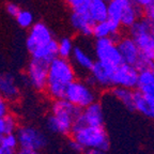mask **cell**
Wrapping results in <instances>:
<instances>
[{
	"instance_id": "32",
	"label": "cell",
	"mask_w": 154,
	"mask_h": 154,
	"mask_svg": "<svg viewBox=\"0 0 154 154\" xmlns=\"http://www.w3.org/2000/svg\"><path fill=\"white\" fill-rule=\"evenodd\" d=\"M135 5H137L139 9H141L142 11L147 9L152 2H153V0H131Z\"/></svg>"
},
{
	"instance_id": "20",
	"label": "cell",
	"mask_w": 154,
	"mask_h": 154,
	"mask_svg": "<svg viewBox=\"0 0 154 154\" xmlns=\"http://www.w3.org/2000/svg\"><path fill=\"white\" fill-rule=\"evenodd\" d=\"M137 91L147 96L154 97V69H147L139 72Z\"/></svg>"
},
{
	"instance_id": "9",
	"label": "cell",
	"mask_w": 154,
	"mask_h": 154,
	"mask_svg": "<svg viewBox=\"0 0 154 154\" xmlns=\"http://www.w3.org/2000/svg\"><path fill=\"white\" fill-rule=\"evenodd\" d=\"M51 62L31 58L27 66L26 80L36 91H45Z\"/></svg>"
},
{
	"instance_id": "17",
	"label": "cell",
	"mask_w": 154,
	"mask_h": 154,
	"mask_svg": "<svg viewBox=\"0 0 154 154\" xmlns=\"http://www.w3.org/2000/svg\"><path fill=\"white\" fill-rule=\"evenodd\" d=\"M72 63L74 66H78L82 69V71L89 73L91 69L95 64V61L91 55L85 49V48L80 47V46H75L74 51L72 54Z\"/></svg>"
},
{
	"instance_id": "30",
	"label": "cell",
	"mask_w": 154,
	"mask_h": 154,
	"mask_svg": "<svg viewBox=\"0 0 154 154\" xmlns=\"http://www.w3.org/2000/svg\"><path fill=\"white\" fill-rule=\"evenodd\" d=\"M9 113H11L10 111V102L0 95V117H5Z\"/></svg>"
},
{
	"instance_id": "10",
	"label": "cell",
	"mask_w": 154,
	"mask_h": 154,
	"mask_svg": "<svg viewBox=\"0 0 154 154\" xmlns=\"http://www.w3.org/2000/svg\"><path fill=\"white\" fill-rule=\"evenodd\" d=\"M139 71L135 66L122 63L116 67L111 76V88L120 87L131 90H137Z\"/></svg>"
},
{
	"instance_id": "6",
	"label": "cell",
	"mask_w": 154,
	"mask_h": 154,
	"mask_svg": "<svg viewBox=\"0 0 154 154\" xmlns=\"http://www.w3.org/2000/svg\"><path fill=\"white\" fill-rule=\"evenodd\" d=\"M64 99L82 110L97 102V93L95 91V87L91 86L89 82L76 79L69 86Z\"/></svg>"
},
{
	"instance_id": "26",
	"label": "cell",
	"mask_w": 154,
	"mask_h": 154,
	"mask_svg": "<svg viewBox=\"0 0 154 154\" xmlns=\"http://www.w3.org/2000/svg\"><path fill=\"white\" fill-rule=\"evenodd\" d=\"M16 22L22 28H31L33 26V15L27 10H22L16 17Z\"/></svg>"
},
{
	"instance_id": "34",
	"label": "cell",
	"mask_w": 154,
	"mask_h": 154,
	"mask_svg": "<svg viewBox=\"0 0 154 154\" xmlns=\"http://www.w3.org/2000/svg\"><path fill=\"white\" fill-rule=\"evenodd\" d=\"M82 154H108L107 151H103V150H95V149H90V150H84Z\"/></svg>"
},
{
	"instance_id": "29",
	"label": "cell",
	"mask_w": 154,
	"mask_h": 154,
	"mask_svg": "<svg viewBox=\"0 0 154 154\" xmlns=\"http://www.w3.org/2000/svg\"><path fill=\"white\" fill-rule=\"evenodd\" d=\"M143 17L149 22V24L151 25L154 31V0L153 2L143 11Z\"/></svg>"
},
{
	"instance_id": "18",
	"label": "cell",
	"mask_w": 154,
	"mask_h": 154,
	"mask_svg": "<svg viewBox=\"0 0 154 154\" xmlns=\"http://www.w3.org/2000/svg\"><path fill=\"white\" fill-rule=\"evenodd\" d=\"M87 11L95 24L108 19V1L107 0H90Z\"/></svg>"
},
{
	"instance_id": "5",
	"label": "cell",
	"mask_w": 154,
	"mask_h": 154,
	"mask_svg": "<svg viewBox=\"0 0 154 154\" xmlns=\"http://www.w3.org/2000/svg\"><path fill=\"white\" fill-rule=\"evenodd\" d=\"M130 36L137 44L141 56L154 63V31L147 19L142 17L128 29Z\"/></svg>"
},
{
	"instance_id": "11",
	"label": "cell",
	"mask_w": 154,
	"mask_h": 154,
	"mask_svg": "<svg viewBox=\"0 0 154 154\" xmlns=\"http://www.w3.org/2000/svg\"><path fill=\"white\" fill-rule=\"evenodd\" d=\"M117 43L123 63L137 69L142 60V56L134 40L130 35H121Z\"/></svg>"
},
{
	"instance_id": "33",
	"label": "cell",
	"mask_w": 154,
	"mask_h": 154,
	"mask_svg": "<svg viewBox=\"0 0 154 154\" xmlns=\"http://www.w3.org/2000/svg\"><path fill=\"white\" fill-rule=\"evenodd\" d=\"M70 147H71V149L73 150V151H75V152H79V153H82V148L80 147V144L79 143H77L75 140H73V139H71V141H70Z\"/></svg>"
},
{
	"instance_id": "35",
	"label": "cell",
	"mask_w": 154,
	"mask_h": 154,
	"mask_svg": "<svg viewBox=\"0 0 154 154\" xmlns=\"http://www.w3.org/2000/svg\"><path fill=\"white\" fill-rule=\"evenodd\" d=\"M15 154H41L38 151H32V150H25V149H19L16 151Z\"/></svg>"
},
{
	"instance_id": "28",
	"label": "cell",
	"mask_w": 154,
	"mask_h": 154,
	"mask_svg": "<svg viewBox=\"0 0 154 154\" xmlns=\"http://www.w3.org/2000/svg\"><path fill=\"white\" fill-rule=\"evenodd\" d=\"M90 0H65V2L72 9L73 12L86 11Z\"/></svg>"
},
{
	"instance_id": "1",
	"label": "cell",
	"mask_w": 154,
	"mask_h": 154,
	"mask_svg": "<svg viewBox=\"0 0 154 154\" xmlns=\"http://www.w3.org/2000/svg\"><path fill=\"white\" fill-rule=\"evenodd\" d=\"M74 80H76V70L72 61L57 57L49 64L46 94L54 101L64 99L67 88Z\"/></svg>"
},
{
	"instance_id": "36",
	"label": "cell",
	"mask_w": 154,
	"mask_h": 154,
	"mask_svg": "<svg viewBox=\"0 0 154 154\" xmlns=\"http://www.w3.org/2000/svg\"><path fill=\"white\" fill-rule=\"evenodd\" d=\"M16 151H12V150H9L7 148L0 146V154H15Z\"/></svg>"
},
{
	"instance_id": "15",
	"label": "cell",
	"mask_w": 154,
	"mask_h": 154,
	"mask_svg": "<svg viewBox=\"0 0 154 154\" xmlns=\"http://www.w3.org/2000/svg\"><path fill=\"white\" fill-rule=\"evenodd\" d=\"M0 95L10 103L16 102L20 96L17 80L11 73H0Z\"/></svg>"
},
{
	"instance_id": "4",
	"label": "cell",
	"mask_w": 154,
	"mask_h": 154,
	"mask_svg": "<svg viewBox=\"0 0 154 154\" xmlns=\"http://www.w3.org/2000/svg\"><path fill=\"white\" fill-rule=\"evenodd\" d=\"M71 137V139L80 144L82 150L95 149L107 151L109 149V136L104 126L96 128L75 124Z\"/></svg>"
},
{
	"instance_id": "14",
	"label": "cell",
	"mask_w": 154,
	"mask_h": 154,
	"mask_svg": "<svg viewBox=\"0 0 154 154\" xmlns=\"http://www.w3.org/2000/svg\"><path fill=\"white\" fill-rule=\"evenodd\" d=\"M71 25H72L75 31H77L85 38L93 36L95 23L91 18L87 10L86 11H79V12H72Z\"/></svg>"
},
{
	"instance_id": "25",
	"label": "cell",
	"mask_w": 154,
	"mask_h": 154,
	"mask_svg": "<svg viewBox=\"0 0 154 154\" xmlns=\"http://www.w3.org/2000/svg\"><path fill=\"white\" fill-rule=\"evenodd\" d=\"M74 44L70 38H62L58 41V57L63 59H70L74 51Z\"/></svg>"
},
{
	"instance_id": "12",
	"label": "cell",
	"mask_w": 154,
	"mask_h": 154,
	"mask_svg": "<svg viewBox=\"0 0 154 154\" xmlns=\"http://www.w3.org/2000/svg\"><path fill=\"white\" fill-rule=\"evenodd\" d=\"M104 122H105V118H104L103 106L100 102H95L92 105L88 106L87 108L82 109L75 124L103 128Z\"/></svg>"
},
{
	"instance_id": "37",
	"label": "cell",
	"mask_w": 154,
	"mask_h": 154,
	"mask_svg": "<svg viewBox=\"0 0 154 154\" xmlns=\"http://www.w3.org/2000/svg\"><path fill=\"white\" fill-rule=\"evenodd\" d=\"M2 135H0V146H1V142H2Z\"/></svg>"
},
{
	"instance_id": "19",
	"label": "cell",
	"mask_w": 154,
	"mask_h": 154,
	"mask_svg": "<svg viewBox=\"0 0 154 154\" xmlns=\"http://www.w3.org/2000/svg\"><path fill=\"white\" fill-rule=\"evenodd\" d=\"M135 110L150 119H154V97L135 90Z\"/></svg>"
},
{
	"instance_id": "38",
	"label": "cell",
	"mask_w": 154,
	"mask_h": 154,
	"mask_svg": "<svg viewBox=\"0 0 154 154\" xmlns=\"http://www.w3.org/2000/svg\"><path fill=\"white\" fill-rule=\"evenodd\" d=\"M107 1H108V2H109V1H111V0H107Z\"/></svg>"
},
{
	"instance_id": "2",
	"label": "cell",
	"mask_w": 154,
	"mask_h": 154,
	"mask_svg": "<svg viewBox=\"0 0 154 154\" xmlns=\"http://www.w3.org/2000/svg\"><path fill=\"white\" fill-rule=\"evenodd\" d=\"M26 46L31 58L51 62L58 57V41L44 23H35L30 28Z\"/></svg>"
},
{
	"instance_id": "27",
	"label": "cell",
	"mask_w": 154,
	"mask_h": 154,
	"mask_svg": "<svg viewBox=\"0 0 154 154\" xmlns=\"http://www.w3.org/2000/svg\"><path fill=\"white\" fill-rule=\"evenodd\" d=\"M1 146L9 150H12V151H16V149L19 147V142H18V138H17L16 133L5 135L2 137Z\"/></svg>"
},
{
	"instance_id": "16",
	"label": "cell",
	"mask_w": 154,
	"mask_h": 154,
	"mask_svg": "<svg viewBox=\"0 0 154 154\" xmlns=\"http://www.w3.org/2000/svg\"><path fill=\"white\" fill-rule=\"evenodd\" d=\"M121 30L122 26L118 23L106 19L105 22L97 23L94 26L93 30V36L97 38H112L118 41L121 38Z\"/></svg>"
},
{
	"instance_id": "21",
	"label": "cell",
	"mask_w": 154,
	"mask_h": 154,
	"mask_svg": "<svg viewBox=\"0 0 154 154\" xmlns=\"http://www.w3.org/2000/svg\"><path fill=\"white\" fill-rule=\"evenodd\" d=\"M142 17H143V11L131 1L123 12L122 18H121V26L122 28L130 29Z\"/></svg>"
},
{
	"instance_id": "39",
	"label": "cell",
	"mask_w": 154,
	"mask_h": 154,
	"mask_svg": "<svg viewBox=\"0 0 154 154\" xmlns=\"http://www.w3.org/2000/svg\"><path fill=\"white\" fill-rule=\"evenodd\" d=\"M153 69H154V63H153Z\"/></svg>"
},
{
	"instance_id": "13",
	"label": "cell",
	"mask_w": 154,
	"mask_h": 154,
	"mask_svg": "<svg viewBox=\"0 0 154 154\" xmlns=\"http://www.w3.org/2000/svg\"><path fill=\"white\" fill-rule=\"evenodd\" d=\"M113 70L106 65L96 62L94 66L89 72L86 82H89L93 87H101V88H110L111 87V76Z\"/></svg>"
},
{
	"instance_id": "24",
	"label": "cell",
	"mask_w": 154,
	"mask_h": 154,
	"mask_svg": "<svg viewBox=\"0 0 154 154\" xmlns=\"http://www.w3.org/2000/svg\"><path fill=\"white\" fill-rule=\"evenodd\" d=\"M18 130V121L13 113H9L5 117H0V135H8L16 133Z\"/></svg>"
},
{
	"instance_id": "31",
	"label": "cell",
	"mask_w": 154,
	"mask_h": 154,
	"mask_svg": "<svg viewBox=\"0 0 154 154\" xmlns=\"http://www.w3.org/2000/svg\"><path fill=\"white\" fill-rule=\"evenodd\" d=\"M5 11H7V13L9 15H11L13 17H16L22 10L19 9V7L16 3H8L7 7H5Z\"/></svg>"
},
{
	"instance_id": "23",
	"label": "cell",
	"mask_w": 154,
	"mask_h": 154,
	"mask_svg": "<svg viewBox=\"0 0 154 154\" xmlns=\"http://www.w3.org/2000/svg\"><path fill=\"white\" fill-rule=\"evenodd\" d=\"M131 0H111L108 2V19L121 25L123 12Z\"/></svg>"
},
{
	"instance_id": "3",
	"label": "cell",
	"mask_w": 154,
	"mask_h": 154,
	"mask_svg": "<svg viewBox=\"0 0 154 154\" xmlns=\"http://www.w3.org/2000/svg\"><path fill=\"white\" fill-rule=\"evenodd\" d=\"M51 110V115L45 121L47 130L64 136L72 134L74 124L80 116L82 109L77 108L65 99H61L53 102Z\"/></svg>"
},
{
	"instance_id": "7",
	"label": "cell",
	"mask_w": 154,
	"mask_h": 154,
	"mask_svg": "<svg viewBox=\"0 0 154 154\" xmlns=\"http://www.w3.org/2000/svg\"><path fill=\"white\" fill-rule=\"evenodd\" d=\"M96 62L115 70L123 63L117 40L112 38H97L93 45Z\"/></svg>"
},
{
	"instance_id": "22",
	"label": "cell",
	"mask_w": 154,
	"mask_h": 154,
	"mask_svg": "<svg viewBox=\"0 0 154 154\" xmlns=\"http://www.w3.org/2000/svg\"><path fill=\"white\" fill-rule=\"evenodd\" d=\"M111 95L117 101H119L125 108L135 110V90L113 87L111 89Z\"/></svg>"
},
{
	"instance_id": "8",
	"label": "cell",
	"mask_w": 154,
	"mask_h": 154,
	"mask_svg": "<svg viewBox=\"0 0 154 154\" xmlns=\"http://www.w3.org/2000/svg\"><path fill=\"white\" fill-rule=\"evenodd\" d=\"M16 135L20 149L40 152L47 144L46 135L41 130L32 125L19 126L18 130L16 131Z\"/></svg>"
}]
</instances>
